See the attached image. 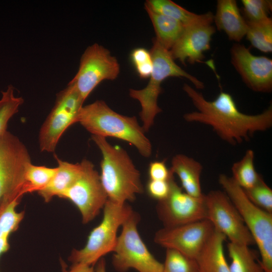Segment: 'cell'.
I'll use <instances>...</instances> for the list:
<instances>
[{"label": "cell", "mask_w": 272, "mask_h": 272, "mask_svg": "<svg viewBox=\"0 0 272 272\" xmlns=\"http://www.w3.org/2000/svg\"><path fill=\"white\" fill-rule=\"evenodd\" d=\"M243 190L247 197L255 205L272 213V190L261 175L253 186Z\"/></svg>", "instance_id": "obj_30"}, {"label": "cell", "mask_w": 272, "mask_h": 272, "mask_svg": "<svg viewBox=\"0 0 272 272\" xmlns=\"http://www.w3.org/2000/svg\"><path fill=\"white\" fill-rule=\"evenodd\" d=\"M63 272H95L94 266H90L83 264H73L70 269L67 270L63 265Z\"/></svg>", "instance_id": "obj_35"}, {"label": "cell", "mask_w": 272, "mask_h": 272, "mask_svg": "<svg viewBox=\"0 0 272 272\" xmlns=\"http://www.w3.org/2000/svg\"><path fill=\"white\" fill-rule=\"evenodd\" d=\"M207 219L215 230L224 234L230 242L249 246L255 244L237 210L228 196L219 190L205 194Z\"/></svg>", "instance_id": "obj_12"}, {"label": "cell", "mask_w": 272, "mask_h": 272, "mask_svg": "<svg viewBox=\"0 0 272 272\" xmlns=\"http://www.w3.org/2000/svg\"><path fill=\"white\" fill-rule=\"evenodd\" d=\"M145 6L155 12L179 21L184 26L194 21L200 15L191 12L170 0H148Z\"/></svg>", "instance_id": "obj_26"}, {"label": "cell", "mask_w": 272, "mask_h": 272, "mask_svg": "<svg viewBox=\"0 0 272 272\" xmlns=\"http://www.w3.org/2000/svg\"><path fill=\"white\" fill-rule=\"evenodd\" d=\"M172 176L168 180L149 179L147 184V190L149 195L158 201L165 198L170 192V179Z\"/></svg>", "instance_id": "obj_33"}, {"label": "cell", "mask_w": 272, "mask_h": 272, "mask_svg": "<svg viewBox=\"0 0 272 272\" xmlns=\"http://www.w3.org/2000/svg\"><path fill=\"white\" fill-rule=\"evenodd\" d=\"M145 9L153 25L155 38L170 50L180 36L185 26L176 20L154 12L146 6Z\"/></svg>", "instance_id": "obj_21"}, {"label": "cell", "mask_w": 272, "mask_h": 272, "mask_svg": "<svg viewBox=\"0 0 272 272\" xmlns=\"http://www.w3.org/2000/svg\"><path fill=\"white\" fill-rule=\"evenodd\" d=\"M214 22L217 29L224 31L230 40L238 43L245 36L246 21L235 0L217 1Z\"/></svg>", "instance_id": "obj_17"}, {"label": "cell", "mask_w": 272, "mask_h": 272, "mask_svg": "<svg viewBox=\"0 0 272 272\" xmlns=\"http://www.w3.org/2000/svg\"><path fill=\"white\" fill-rule=\"evenodd\" d=\"M95 272H106V262L105 259L101 258L97 262L95 269Z\"/></svg>", "instance_id": "obj_36"}, {"label": "cell", "mask_w": 272, "mask_h": 272, "mask_svg": "<svg viewBox=\"0 0 272 272\" xmlns=\"http://www.w3.org/2000/svg\"><path fill=\"white\" fill-rule=\"evenodd\" d=\"M92 140L100 149L101 181L108 199L118 204L132 201L137 194L144 192L141 173L127 152L111 145L104 137L92 135Z\"/></svg>", "instance_id": "obj_2"}, {"label": "cell", "mask_w": 272, "mask_h": 272, "mask_svg": "<svg viewBox=\"0 0 272 272\" xmlns=\"http://www.w3.org/2000/svg\"><path fill=\"white\" fill-rule=\"evenodd\" d=\"M163 272H200L195 259L173 249H166Z\"/></svg>", "instance_id": "obj_29"}, {"label": "cell", "mask_w": 272, "mask_h": 272, "mask_svg": "<svg viewBox=\"0 0 272 272\" xmlns=\"http://www.w3.org/2000/svg\"><path fill=\"white\" fill-rule=\"evenodd\" d=\"M246 24L245 36L251 45L262 52H271L272 51L271 18L268 17L258 21H246Z\"/></svg>", "instance_id": "obj_24"}, {"label": "cell", "mask_w": 272, "mask_h": 272, "mask_svg": "<svg viewBox=\"0 0 272 272\" xmlns=\"http://www.w3.org/2000/svg\"><path fill=\"white\" fill-rule=\"evenodd\" d=\"M230 54L231 63L249 89L257 92H271V59L255 55L239 43L232 45Z\"/></svg>", "instance_id": "obj_16"}, {"label": "cell", "mask_w": 272, "mask_h": 272, "mask_svg": "<svg viewBox=\"0 0 272 272\" xmlns=\"http://www.w3.org/2000/svg\"><path fill=\"white\" fill-rule=\"evenodd\" d=\"M218 181L257 245L264 271L272 272V213L252 203L232 177L221 174Z\"/></svg>", "instance_id": "obj_5"}, {"label": "cell", "mask_w": 272, "mask_h": 272, "mask_svg": "<svg viewBox=\"0 0 272 272\" xmlns=\"http://www.w3.org/2000/svg\"><path fill=\"white\" fill-rule=\"evenodd\" d=\"M2 93V97L0 100V136L7 130L8 122L18 112L19 108L24 102L22 97L15 96L14 88L11 85Z\"/></svg>", "instance_id": "obj_28"}, {"label": "cell", "mask_w": 272, "mask_h": 272, "mask_svg": "<svg viewBox=\"0 0 272 272\" xmlns=\"http://www.w3.org/2000/svg\"><path fill=\"white\" fill-rule=\"evenodd\" d=\"M82 172L72 186L59 197L72 202L79 210L82 222L92 221L103 209L108 197L102 184L100 174L88 160L81 161Z\"/></svg>", "instance_id": "obj_11"}, {"label": "cell", "mask_w": 272, "mask_h": 272, "mask_svg": "<svg viewBox=\"0 0 272 272\" xmlns=\"http://www.w3.org/2000/svg\"><path fill=\"white\" fill-rule=\"evenodd\" d=\"M243 12L247 21H258L265 19L272 10L270 0H242Z\"/></svg>", "instance_id": "obj_31"}, {"label": "cell", "mask_w": 272, "mask_h": 272, "mask_svg": "<svg viewBox=\"0 0 272 272\" xmlns=\"http://www.w3.org/2000/svg\"><path fill=\"white\" fill-rule=\"evenodd\" d=\"M156 211L164 227L207 219L205 194L195 197L187 194L175 182L174 175L170 179V192L165 198L158 201Z\"/></svg>", "instance_id": "obj_13"}, {"label": "cell", "mask_w": 272, "mask_h": 272, "mask_svg": "<svg viewBox=\"0 0 272 272\" xmlns=\"http://www.w3.org/2000/svg\"><path fill=\"white\" fill-rule=\"evenodd\" d=\"M227 238L215 230L205 247L195 259L200 272H231L224 252Z\"/></svg>", "instance_id": "obj_19"}, {"label": "cell", "mask_w": 272, "mask_h": 272, "mask_svg": "<svg viewBox=\"0 0 272 272\" xmlns=\"http://www.w3.org/2000/svg\"><path fill=\"white\" fill-rule=\"evenodd\" d=\"M119 73L116 58L103 46L94 43L85 50L78 72L69 83L75 86L85 101L101 82L114 80Z\"/></svg>", "instance_id": "obj_10"}, {"label": "cell", "mask_w": 272, "mask_h": 272, "mask_svg": "<svg viewBox=\"0 0 272 272\" xmlns=\"http://www.w3.org/2000/svg\"><path fill=\"white\" fill-rule=\"evenodd\" d=\"M150 179L168 180L174 174L166 166L164 160L156 161L150 163L148 169Z\"/></svg>", "instance_id": "obj_34"}, {"label": "cell", "mask_w": 272, "mask_h": 272, "mask_svg": "<svg viewBox=\"0 0 272 272\" xmlns=\"http://www.w3.org/2000/svg\"><path fill=\"white\" fill-rule=\"evenodd\" d=\"M214 14L208 12L200 14L191 23L184 26L180 36L169 50L173 58L183 64L202 62L204 52L211 49V41L216 33Z\"/></svg>", "instance_id": "obj_15"}, {"label": "cell", "mask_w": 272, "mask_h": 272, "mask_svg": "<svg viewBox=\"0 0 272 272\" xmlns=\"http://www.w3.org/2000/svg\"><path fill=\"white\" fill-rule=\"evenodd\" d=\"M101 223L90 232L85 246L73 249L69 260L73 264L94 266L106 254L113 252L118 228L133 211L127 203L118 204L108 199Z\"/></svg>", "instance_id": "obj_6"}, {"label": "cell", "mask_w": 272, "mask_h": 272, "mask_svg": "<svg viewBox=\"0 0 272 272\" xmlns=\"http://www.w3.org/2000/svg\"><path fill=\"white\" fill-rule=\"evenodd\" d=\"M170 169L178 176L181 188L186 193L195 197L204 195L200 183L201 163L186 155L177 154L173 157Z\"/></svg>", "instance_id": "obj_18"}, {"label": "cell", "mask_w": 272, "mask_h": 272, "mask_svg": "<svg viewBox=\"0 0 272 272\" xmlns=\"http://www.w3.org/2000/svg\"><path fill=\"white\" fill-rule=\"evenodd\" d=\"M183 90L197 109L185 114V120L211 126L229 144L248 141L256 132L264 131L272 126L271 105L261 113L249 115L239 110L228 93L221 91L214 100L208 101L201 93L187 84H184Z\"/></svg>", "instance_id": "obj_1"}, {"label": "cell", "mask_w": 272, "mask_h": 272, "mask_svg": "<svg viewBox=\"0 0 272 272\" xmlns=\"http://www.w3.org/2000/svg\"><path fill=\"white\" fill-rule=\"evenodd\" d=\"M92 135L113 137L133 145L142 156L149 157L152 146L145 130L135 116L121 115L111 109L105 101L98 100L82 106L77 123Z\"/></svg>", "instance_id": "obj_3"}, {"label": "cell", "mask_w": 272, "mask_h": 272, "mask_svg": "<svg viewBox=\"0 0 272 272\" xmlns=\"http://www.w3.org/2000/svg\"><path fill=\"white\" fill-rule=\"evenodd\" d=\"M140 221L139 214L133 211L122 225L113 252L112 265L119 272L130 268L139 272H163V264L149 251L139 233Z\"/></svg>", "instance_id": "obj_8"}, {"label": "cell", "mask_w": 272, "mask_h": 272, "mask_svg": "<svg viewBox=\"0 0 272 272\" xmlns=\"http://www.w3.org/2000/svg\"><path fill=\"white\" fill-rule=\"evenodd\" d=\"M130 59L135 70L142 79L149 78L153 70V60L150 51L142 47L133 49Z\"/></svg>", "instance_id": "obj_32"}, {"label": "cell", "mask_w": 272, "mask_h": 272, "mask_svg": "<svg viewBox=\"0 0 272 272\" xmlns=\"http://www.w3.org/2000/svg\"><path fill=\"white\" fill-rule=\"evenodd\" d=\"M227 245L231 272H265L249 246L232 242Z\"/></svg>", "instance_id": "obj_22"}, {"label": "cell", "mask_w": 272, "mask_h": 272, "mask_svg": "<svg viewBox=\"0 0 272 272\" xmlns=\"http://www.w3.org/2000/svg\"><path fill=\"white\" fill-rule=\"evenodd\" d=\"M214 231L211 222L204 219L176 227H164L155 233L154 241L166 249L176 250L195 259Z\"/></svg>", "instance_id": "obj_14"}, {"label": "cell", "mask_w": 272, "mask_h": 272, "mask_svg": "<svg viewBox=\"0 0 272 272\" xmlns=\"http://www.w3.org/2000/svg\"><path fill=\"white\" fill-rule=\"evenodd\" d=\"M57 170V167L50 168L37 166L31 163L28 166L25 176L27 193L38 192L51 181Z\"/></svg>", "instance_id": "obj_27"}, {"label": "cell", "mask_w": 272, "mask_h": 272, "mask_svg": "<svg viewBox=\"0 0 272 272\" xmlns=\"http://www.w3.org/2000/svg\"><path fill=\"white\" fill-rule=\"evenodd\" d=\"M84 101L75 86L69 83L56 95L55 104L42 125L38 142L41 152H53L63 133L77 117Z\"/></svg>", "instance_id": "obj_9"}, {"label": "cell", "mask_w": 272, "mask_h": 272, "mask_svg": "<svg viewBox=\"0 0 272 272\" xmlns=\"http://www.w3.org/2000/svg\"><path fill=\"white\" fill-rule=\"evenodd\" d=\"M32 163L25 145L8 130L0 136V209L27 193L25 176Z\"/></svg>", "instance_id": "obj_7"}, {"label": "cell", "mask_w": 272, "mask_h": 272, "mask_svg": "<svg viewBox=\"0 0 272 272\" xmlns=\"http://www.w3.org/2000/svg\"><path fill=\"white\" fill-rule=\"evenodd\" d=\"M150 51L153 60V70L147 85L140 90L130 89L129 92L130 97L137 100L141 104L140 116L145 132L149 130L154 124L156 116L162 111L158 105V98L162 91L161 84L165 79L171 77L184 78L197 89L205 87L203 83L178 65L170 51L155 38Z\"/></svg>", "instance_id": "obj_4"}, {"label": "cell", "mask_w": 272, "mask_h": 272, "mask_svg": "<svg viewBox=\"0 0 272 272\" xmlns=\"http://www.w3.org/2000/svg\"><path fill=\"white\" fill-rule=\"evenodd\" d=\"M20 201L15 200L0 209V257L9 249V237L24 218V212L16 210Z\"/></svg>", "instance_id": "obj_23"}, {"label": "cell", "mask_w": 272, "mask_h": 272, "mask_svg": "<svg viewBox=\"0 0 272 272\" xmlns=\"http://www.w3.org/2000/svg\"><path fill=\"white\" fill-rule=\"evenodd\" d=\"M57 170L49 183L38 192L45 202L50 201L54 196L60 195L68 189L81 174L83 165L80 163H72L62 161L56 155Z\"/></svg>", "instance_id": "obj_20"}, {"label": "cell", "mask_w": 272, "mask_h": 272, "mask_svg": "<svg viewBox=\"0 0 272 272\" xmlns=\"http://www.w3.org/2000/svg\"><path fill=\"white\" fill-rule=\"evenodd\" d=\"M254 159V152L249 149L240 160L233 163L232 166V177L243 189L253 186L260 176L255 170Z\"/></svg>", "instance_id": "obj_25"}]
</instances>
